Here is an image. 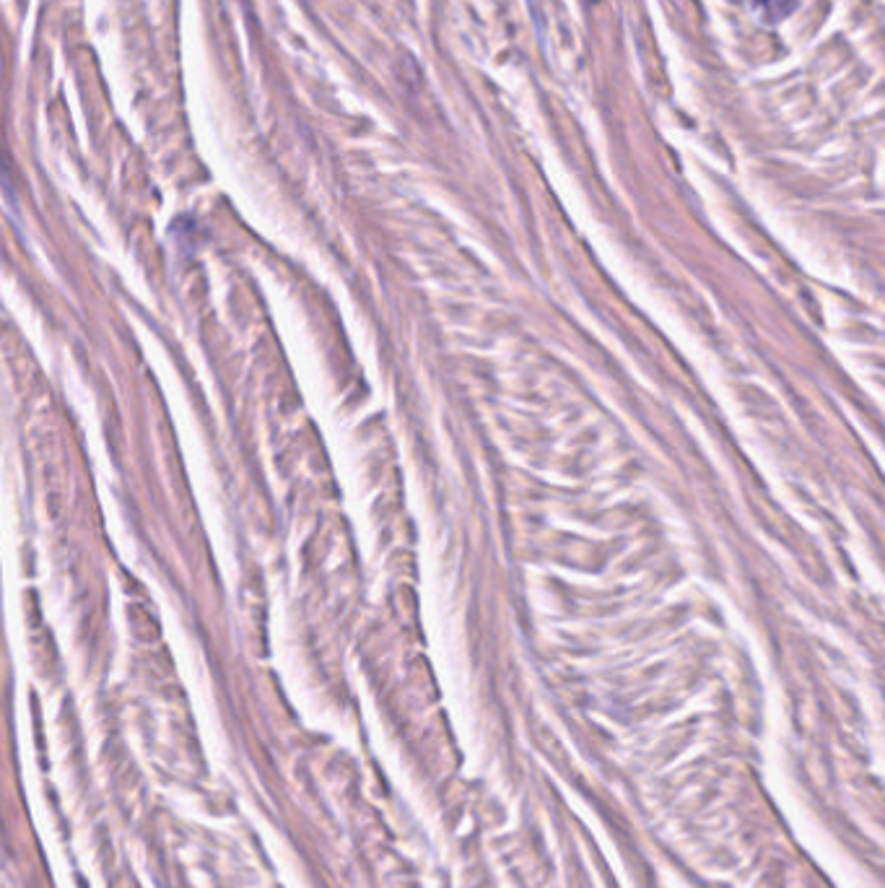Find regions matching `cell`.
<instances>
[{
    "label": "cell",
    "mask_w": 885,
    "mask_h": 888,
    "mask_svg": "<svg viewBox=\"0 0 885 888\" xmlns=\"http://www.w3.org/2000/svg\"><path fill=\"white\" fill-rule=\"evenodd\" d=\"M800 0H751L753 11L759 13L766 24H779L782 18H787L789 13L797 9Z\"/></svg>",
    "instance_id": "6da1fadb"
}]
</instances>
